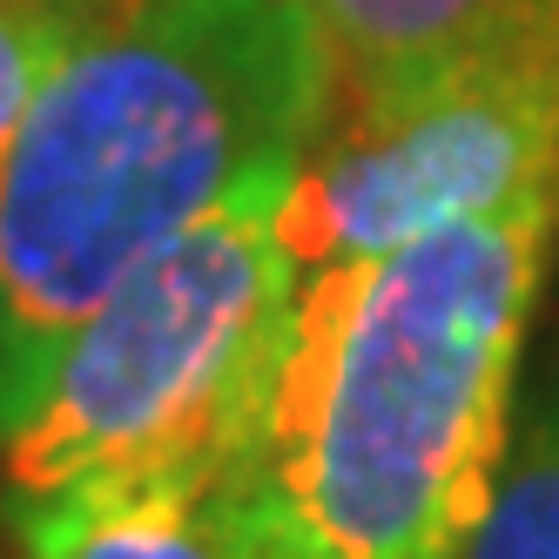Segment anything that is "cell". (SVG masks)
<instances>
[{
	"mask_svg": "<svg viewBox=\"0 0 559 559\" xmlns=\"http://www.w3.org/2000/svg\"><path fill=\"white\" fill-rule=\"evenodd\" d=\"M559 182L297 284L203 492L236 559H465L512 452V384Z\"/></svg>",
	"mask_w": 559,
	"mask_h": 559,
	"instance_id": "cell-1",
	"label": "cell"
},
{
	"mask_svg": "<svg viewBox=\"0 0 559 559\" xmlns=\"http://www.w3.org/2000/svg\"><path fill=\"white\" fill-rule=\"evenodd\" d=\"M324 108L297 0H115L0 163V412L148 257L297 163Z\"/></svg>",
	"mask_w": 559,
	"mask_h": 559,
	"instance_id": "cell-2",
	"label": "cell"
},
{
	"mask_svg": "<svg viewBox=\"0 0 559 559\" xmlns=\"http://www.w3.org/2000/svg\"><path fill=\"white\" fill-rule=\"evenodd\" d=\"M297 163L263 169L236 203L148 257L0 412V478L21 533L148 492L203 506L304 284L284 236Z\"/></svg>",
	"mask_w": 559,
	"mask_h": 559,
	"instance_id": "cell-3",
	"label": "cell"
},
{
	"mask_svg": "<svg viewBox=\"0 0 559 559\" xmlns=\"http://www.w3.org/2000/svg\"><path fill=\"white\" fill-rule=\"evenodd\" d=\"M559 182V0H519L478 41L371 102L324 108L284 236L304 276L492 216Z\"/></svg>",
	"mask_w": 559,
	"mask_h": 559,
	"instance_id": "cell-4",
	"label": "cell"
},
{
	"mask_svg": "<svg viewBox=\"0 0 559 559\" xmlns=\"http://www.w3.org/2000/svg\"><path fill=\"white\" fill-rule=\"evenodd\" d=\"M331 61V108L371 102L478 41L519 0H297Z\"/></svg>",
	"mask_w": 559,
	"mask_h": 559,
	"instance_id": "cell-5",
	"label": "cell"
},
{
	"mask_svg": "<svg viewBox=\"0 0 559 559\" xmlns=\"http://www.w3.org/2000/svg\"><path fill=\"white\" fill-rule=\"evenodd\" d=\"M27 552L34 559H236L210 533L203 506L189 492H148V499L61 512L27 533Z\"/></svg>",
	"mask_w": 559,
	"mask_h": 559,
	"instance_id": "cell-6",
	"label": "cell"
},
{
	"mask_svg": "<svg viewBox=\"0 0 559 559\" xmlns=\"http://www.w3.org/2000/svg\"><path fill=\"white\" fill-rule=\"evenodd\" d=\"M115 14V0H0V163L14 155L34 102L61 61Z\"/></svg>",
	"mask_w": 559,
	"mask_h": 559,
	"instance_id": "cell-7",
	"label": "cell"
},
{
	"mask_svg": "<svg viewBox=\"0 0 559 559\" xmlns=\"http://www.w3.org/2000/svg\"><path fill=\"white\" fill-rule=\"evenodd\" d=\"M465 559H559V397L512 431L492 512L478 519Z\"/></svg>",
	"mask_w": 559,
	"mask_h": 559,
	"instance_id": "cell-8",
	"label": "cell"
}]
</instances>
